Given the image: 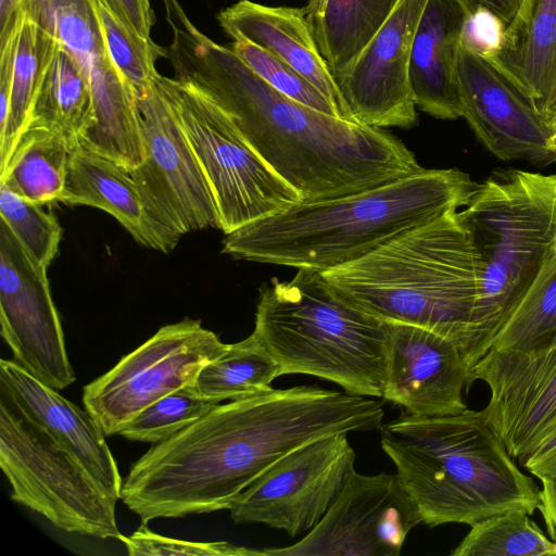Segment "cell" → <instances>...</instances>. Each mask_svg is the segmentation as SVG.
Instances as JSON below:
<instances>
[{
	"label": "cell",
	"mask_w": 556,
	"mask_h": 556,
	"mask_svg": "<svg viewBox=\"0 0 556 556\" xmlns=\"http://www.w3.org/2000/svg\"><path fill=\"white\" fill-rule=\"evenodd\" d=\"M547 126L552 132V136L555 135L556 134V110L548 117Z\"/></svg>",
	"instance_id": "60d3db41"
},
{
	"label": "cell",
	"mask_w": 556,
	"mask_h": 556,
	"mask_svg": "<svg viewBox=\"0 0 556 556\" xmlns=\"http://www.w3.org/2000/svg\"><path fill=\"white\" fill-rule=\"evenodd\" d=\"M0 184V217L29 256L48 268L60 245L62 228L51 213Z\"/></svg>",
	"instance_id": "836d02e7"
},
{
	"label": "cell",
	"mask_w": 556,
	"mask_h": 556,
	"mask_svg": "<svg viewBox=\"0 0 556 556\" xmlns=\"http://www.w3.org/2000/svg\"><path fill=\"white\" fill-rule=\"evenodd\" d=\"M59 201L101 208L115 217L137 242L155 248L130 170L81 143L71 150L65 187Z\"/></svg>",
	"instance_id": "cb8c5ba5"
},
{
	"label": "cell",
	"mask_w": 556,
	"mask_h": 556,
	"mask_svg": "<svg viewBox=\"0 0 556 556\" xmlns=\"http://www.w3.org/2000/svg\"><path fill=\"white\" fill-rule=\"evenodd\" d=\"M468 21L458 0H428L415 31L410 90L416 106L438 118L462 117L457 63Z\"/></svg>",
	"instance_id": "7402d4cb"
},
{
	"label": "cell",
	"mask_w": 556,
	"mask_h": 556,
	"mask_svg": "<svg viewBox=\"0 0 556 556\" xmlns=\"http://www.w3.org/2000/svg\"><path fill=\"white\" fill-rule=\"evenodd\" d=\"M154 83L190 143L226 235L302 201L210 98L177 78L159 74Z\"/></svg>",
	"instance_id": "9c48e42d"
},
{
	"label": "cell",
	"mask_w": 556,
	"mask_h": 556,
	"mask_svg": "<svg viewBox=\"0 0 556 556\" xmlns=\"http://www.w3.org/2000/svg\"><path fill=\"white\" fill-rule=\"evenodd\" d=\"M175 78L210 98L302 201L353 194L418 173L415 154L381 128L319 112L277 91L204 35L178 0H162Z\"/></svg>",
	"instance_id": "6da1fadb"
},
{
	"label": "cell",
	"mask_w": 556,
	"mask_h": 556,
	"mask_svg": "<svg viewBox=\"0 0 556 556\" xmlns=\"http://www.w3.org/2000/svg\"><path fill=\"white\" fill-rule=\"evenodd\" d=\"M476 187L459 169L422 168L353 194L301 201L226 235L222 252L244 261L328 270L464 207Z\"/></svg>",
	"instance_id": "3957f363"
},
{
	"label": "cell",
	"mask_w": 556,
	"mask_h": 556,
	"mask_svg": "<svg viewBox=\"0 0 556 556\" xmlns=\"http://www.w3.org/2000/svg\"><path fill=\"white\" fill-rule=\"evenodd\" d=\"M522 510H507L470 526L452 556H555L551 541Z\"/></svg>",
	"instance_id": "4dcf8cb0"
},
{
	"label": "cell",
	"mask_w": 556,
	"mask_h": 556,
	"mask_svg": "<svg viewBox=\"0 0 556 556\" xmlns=\"http://www.w3.org/2000/svg\"><path fill=\"white\" fill-rule=\"evenodd\" d=\"M382 403L317 386L218 404L142 458L150 492L170 517L229 509L277 462L330 434L380 429Z\"/></svg>",
	"instance_id": "7a4b0ae2"
},
{
	"label": "cell",
	"mask_w": 556,
	"mask_h": 556,
	"mask_svg": "<svg viewBox=\"0 0 556 556\" xmlns=\"http://www.w3.org/2000/svg\"><path fill=\"white\" fill-rule=\"evenodd\" d=\"M428 0H401L344 71L333 73L354 118L371 127H409L416 104L409 85L415 31Z\"/></svg>",
	"instance_id": "ac0fdd59"
},
{
	"label": "cell",
	"mask_w": 556,
	"mask_h": 556,
	"mask_svg": "<svg viewBox=\"0 0 556 556\" xmlns=\"http://www.w3.org/2000/svg\"><path fill=\"white\" fill-rule=\"evenodd\" d=\"M481 52L547 122L556 110V0H522L510 24Z\"/></svg>",
	"instance_id": "603a6c76"
},
{
	"label": "cell",
	"mask_w": 556,
	"mask_h": 556,
	"mask_svg": "<svg viewBox=\"0 0 556 556\" xmlns=\"http://www.w3.org/2000/svg\"><path fill=\"white\" fill-rule=\"evenodd\" d=\"M92 118L89 86L72 55L60 43L38 90L28 125L63 134L72 148Z\"/></svg>",
	"instance_id": "83f0119b"
},
{
	"label": "cell",
	"mask_w": 556,
	"mask_h": 556,
	"mask_svg": "<svg viewBox=\"0 0 556 556\" xmlns=\"http://www.w3.org/2000/svg\"><path fill=\"white\" fill-rule=\"evenodd\" d=\"M387 370L382 397L415 416L455 415L467 409L463 393L470 367L459 349L425 328L386 321Z\"/></svg>",
	"instance_id": "d6986e66"
},
{
	"label": "cell",
	"mask_w": 556,
	"mask_h": 556,
	"mask_svg": "<svg viewBox=\"0 0 556 556\" xmlns=\"http://www.w3.org/2000/svg\"><path fill=\"white\" fill-rule=\"evenodd\" d=\"M0 467L11 484V498L56 528L121 541L117 500L71 451L29 418L1 383Z\"/></svg>",
	"instance_id": "ba28073f"
},
{
	"label": "cell",
	"mask_w": 556,
	"mask_h": 556,
	"mask_svg": "<svg viewBox=\"0 0 556 556\" xmlns=\"http://www.w3.org/2000/svg\"><path fill=\"white\" fill-rule=\"evenodd\" d=\"M490 400L481 410L520 463L556 426V339L532 349H489L471 367Z\"/></svg>",
	"instance_id": "2e32d148"
},
{
	"label": "cell",
	"mask_w": 556,
	"mask_h": 556,
	"mask_svg": "<svg viewBox=\"0 0 556 556\" xmlns=\"http://www.w3.org/2000/svg\"><path fill=\"white\" fill-rule=\"evenodd\" d=\"M346 434L323 437L277 462L233 500V522L266 525L290 536L309 532L354 469L355 452Z\"/></svg>",
	"instance_id": "4fadbf2b"
},
{
	"label": "cell",
	"mask_w": 556,
	"mask_h": 556,
	"mask_svg": "<svg viewBox=\"0 0 556 556\" xmlns=\"http://www.w3.org/2000/svg\"><path fill=\"white\" fill-rule=\"evenodd\" d=\"M321 273L358 308L383 321L435 332L453 342L467 363L483 261L458 210Z\"/></svg>",
	"instance_id": "277c9868"
},
{
	"label": "cell",
	"mask_w": 556,
	"mask_h": 556,
	"mask_svg": "<svg viewBox=\"0 0 556 556\" xmlns=\"http://www.w3.org/2000/svg\"><path fill=\"white\" fill-rule=\"evenodd\" d=\"M26 12L67 50L92 99V118L79 143L128 169L143 162L135 92L106 47L96 0H23Z\"/></svg>",
	"instance_id": "8fae6325"
},
{
	"label": "cell",
	"mask_w": 556,
	"mask_h": 556,
	"mask_svg": "<svg viewBox=\"0 0 556 556\" xmlns=\"http://www.w3.org/2000/svg\"><path fill=\"white\" fill-rule=\"evenodd\" d=\"M483 261L471 325V367L556 245V174L496 170L458 211Z\"/></svg>",
	"instance_id": "52a82bcc"
},
{
	"label": "cell",
	"mask_w": 556,
	"mask_h": 556,
	"mask_svg": "<svg viewBox=\"0 0 556 556\" xmlns=\"http://www.w3.org/2000/svg\"><path fill=\"white\" fill-rule=\"evenodd\" d=\"M539 508L545 521L547 531L556 542V475L541 480Z\"/></svg>",
	"instance_id": "ab89813d"
},
{
	"label": "cell",
	"mask_w": 556,
	"mask_h": 556,
	"mask_svg": "<svg viewBox=\"0 0 556 556\" xmlns=\"http://www.w3.org/2000/svg\"><path fill=\"white\" fill-rule=\"evenodd\" d=\"M422 523L396 473L353 469L319 523L296 543L260 551L267 556H399L410 530Z\"/></svg>",
	"instance_id": "5bb4252c"
},
{
	"label": "cell",
	"mask_w": 556,
	"mask_h": 556,
	"mask_svg": "<svg viewBox=\"0 0 556 556\" xmlns=\"http://www.w3.org/2000/svg\"><path fill=\"white\" fill-rule=\"evenodd\" d=\"M0 383L29 418L71 451L91 476L116 500L123 478L105 434L85 408L62 396L13 359L0 361Z\"/></svg>",
	"instance_id": "44dd1931"
},
{
	"label": "cell",
	"mask_w": 556,
	"mask_h": 556,
	"mask_svg": "<svg viewBox=\"0 0 556 556\" xmlns=\"http://www.w3.org/2000/svg\"><path fill=\"white\" fill-rule=\"evenodd\" d=\"M71 150L70 141L60 131L28 125L0 170V184L39 204L59 201Z\"/></svg>",
	"instance_id": "484cf974"
},
{
	"label": "cell",
	"mask_w": 556,
	"mask_h": 556,
	"mask_svg": "<svg viewBox=\"0 0 556 556\" xmlns=\"http://www.w3.org/2000/svg\"><path fill=\"white\" fill-rule=\"evenodd\" d=\"M469 18L486 14L503 31L514 18L522 0H458Z\"/></svg>",
	"instance_id": "f35d334b"
},
{
	"label": "cell",
	"mask_w": 556,
	"mask_h": 556,
	"mask_svg": "<svg viewBox=\"0 0 556 556\" xmlns=\"http://www.w3.org/2000/svg\"><path fill=\"white\" fill-rule=\"evenodd\" d=\"M115 14L138 35L151 39L155 18L151 0H106Z\"/></svg>",
	"instance_id": "8d00e7d4"
},
{
	"label": "cell",
	"mask_w": 556,
	"mask_h": 556,
	"mask_svg": "<svg viewBox=\"0 0 556 556\" xmlns=\"http://www.w3.org/2000/svg\"><path fill=\"white\" fill-rule=\"evenodd\" d=\"M0 323L1 336L22 368L55 390L75 381L47 268L29 256L1 218Z\"/></svg>",
	"instance_id": "9a60e30c"
},
{
	"label": "cell",
	"mask_w": 556,
	"mask_h": 556,
	"mask_svg": "<svg viewBox=\"0 0 556 556\" xmlns=\"http://www.w3.org/2000/svg\"><path fill=\"white\" fill-rule=\"evenodd\" d=\"M143 162L129 169L155 250L170 252L181 236L220 229L217 208L190 143L155 83L135 93Z\"/></svg>",
	"instance_id": "30bf717a"
},
{
	"label": "cell",
	"mask_w": 556,
	"mask_h": 556,
	"mask_svg": "<svg viewBox=\"0 0 556 556\" xmlns=\"http://www.w3.org/2000/svg\"><path fill=\"white\" fill-rule=\"evenodd\" d=\"M457 85L464 117L489 152L503 161L546 165L556 161L548 148L546 119L523 93L464 36Z\"/></svg>",
	"instance_id": "e0dca14e"
},
{
	"label": "cell",
	"mask_w": 556,
	"mask_h": 556,
	"mask_svg": "<svg viewBox=\"0 0 556 556\" xmlns=\"http://www.w3.org/2000/svg\"><path fill=\"white\" fill-rule=\"evenodd\" d=\"M218 404L195 394L188 384L146 407L119 435L155 444L173 437Z\"/></svg>",
	"instance_id": "d6a6232c"
},
{
	"label": "cell",
	"mask_w": 556,
	"mask_h": 556,
	"mask_svg": "<svg viewBox=\"0 0 556 556\" xmlns=\"http://www.w3.org/2000/svg\"><path fill=\"white\" fill-rule=\"evenodd\" d=\"M58 46L56 39L21 4L15 22L10 113L4 135L0 139V170L20 135L29 124L38 90Z\"/></svg>",
	"instance_id": "4316f807"
},
{
	"label": "cell",
	"mask_w": 556,
	"mask_h": 556,
	"mask_svg": "<svg viewBox=\"0 0 556 556\" xmlns=\"http://www.w3.org/2000/svg\"><path fill=\"white\" fill-rule=\"evenodd\" d=\"M401 0H308L303 9L317 47L331 68H348Z\"/></svg>",
	"instance_id": "d4e9b609"
},
{
	"label": "cell",
	"mask_w": 556,
	"mask_h": 556,
	"mask_svg": "<svg viewBox=\"0 0 556 556\" xmlns=\"http://www.w3.org/2000/svg\"><path fill=\"white\" fill-rule=\"evenodd\" d=\"M279 376V364L252 332L205 365L190 388L206 400L222 403L267 390Z\"/></svg>",
	"instance_id": "f1b7e54d"
},
{
	"label": "cell",
	"mask_w": 556,
	"mask_h": 556,
	"mask_svg": "<svg viewBox=\"0 0 556 556\" xmlns=\"http://www.w3.org/2000/svg\"><path fill=\"white\" fill-rule=\"evenodd\" d=\"M548 148L556 155V134L551 136L548 140Z\"/></svg>",
	"instance_id": "b9f144b4"
},
{
	"label": "cell",
	"mask_w": 556,
	"mask_h": 556,
	"mask_svg": "<svg viewBox=\"0 0 556 556\" xmlns=\"http://www.w3.org/2000/svg\"><path fill=\"white\" fill-rule=\"evenodd\" d=\"M110 55L135 93L146 90L160 74L155 63L165 58L161 47L138 35L111 9L106 0H96Z\"/></svg>",
	"instance_id": "1f68e13d"
},
{
	"label": "cell",
	"mask_w": 556,
	"mask_h": 556,
	"mask_svg": "<svg viewBox=\"0 0 556 556\" xmlns=\"http://www.w3.org/2000/svg\"><path fill=\"white\" fill-rule=\"evenodd\" d=\"M121 542L130 556H256L260 551L233 545L227 541L194 542L163 536L150 530L147 523L129 536L123 534Z\"/></svg>",
	"instance_id": "d590c367"
},
{
	"label": "cell",
	"mask_w": 556,
	"mask_h": 556,
	"mask_svg": "<svg viewBox=\"0 0 556 556\" xmlns=\"http://www.w3.org/2000/svg\"><path fill=\"white\" fill-rule=\"evenodd\" d=\"M253 332L281 375L319 377L350 394L382 397L387 323L345 300L317 269L261 289Z\"/></svg>",
	"instance_id": "8992f818"
},
{
	"label": "cell",
	"mask_w": 556,
	"mask_h": 556,
	"mask_svg": "<svg viewBox=\"0 0 556 556\" xmlns=\"http://www.w3.org/2000/svg\"><path fill=\"white\" fill-rule=\"evenodd\" d=\"M230 49L277 91L314 110L338 117L332 104L312 83L267 50L244 40L233 41Z\"/></svg>",
	"instance_id": "e575fe53"
},
{
	"label": "cell",
	"mask_w": 556,
	"mask_h": 556,
	"mask_svg": "<svg viewBox=\"0 0 556 556\" xmlns=\"http://www.w3.org/2000/svg\"><path fill=\"white\" fill-rule=\"evenodd\" d=\"M556 339V245L493 337L489 349H532ZM488 349V350H489Z\"/></svg>",
	"instance_id": "f546056e"
},
{
	"label": "cell",
	"mask_w": 556,
	"mask_h": 556,
	"mask_svg": "<svg viewBox=\"0 0 556 556\" xmlns=\"http://www.w3.org/2000/svg\"><path fill=\"white\" fill-rule=\"evenodd\" d=\"M521 464L540 480L556 475V426L539 442Z\"/></svg>",
	"instance_id": "74e56055"
},
{
	"label": "cell",
	"mask_w": 556,
	"mask_h": 556,
	"mask_svg": "<svg viewBox=\"0 0 556 556\" xmlns=\"http://www.w3.org/2000/svg\"><path fill=\"white\" fill-rule=\"evenodd\" d=\"M380 445L422 523L471 526L507 510L532 515L540 490L516 465L482 412L415 416L382 424Z\"/></svg>",
	"instance_id": "5b68a950"
},
{
	"label": "cell",
	"mask_w": 556,
	"mask_h": 556,
	"mask_svg": "<svg viewBox=\"0 0 556 556\" xmlns=\"http://www.w3.org/2000/svg\"><path fill=\"white\" fill-rule=\"evenodd\" d=\"M228 345L200 320L185 318L163 326L84 387V406L105 437L119 434L146 407L193 383Z\"/></svg>",
	"instance_id": "7c38bea8"
},
{
	"label": "cell",
	"mask_w": 556,
	"mask_h": 556,
	"mask_svg": "<svg viewBox=\"0 0 556 556\" xmlns=\"http://www.w3.org/2000/svg\"><path fill=\"white\" fill-rule=\"evenodd\" d=\"M217 21L233 41L261 47L303 75L329 100L339 118L358 123L317 47L303 8L240 0L219 11Z\"/></svg>",
	"instance_id": "ffe728a7"
}]
</instances>
